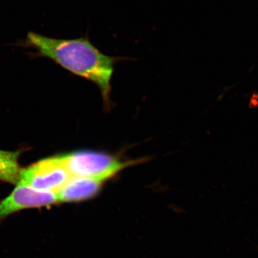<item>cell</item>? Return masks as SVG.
I'll use <instances>...</instances> for the list:
<instances>
[{
    "label": "cell",
    "mask_w": 258,
    "mask_h": 258,
    "mask_svg": "<svg viewBox=\"0 0 258 258\" xmlns=\"http://www.w3.org/2000/svg\"><path fill=\"white\" fill-rule=\"evenodd\" d=\"M103 181L91 178L71 176L57 193L59 202L73 203L88 200L101 189Z\"/></svg>",
    "instance_id": "5"
},
{
    "label": "cell",
    "mask_w": 258,
    "mask_h": 258,
    "mask_svg": "<svg viewBox=\"0 0 258 258\" xmlns=\"http://www.w3.org/2000/svg\"><path fill=\"white\" fill-rule=\"evenodd\" d=\"M66 169L72 176L91 178L104 182L128 166L132 161H122L111 154L92 150H80L61 154Z\"/></svg>",
    "instance_id": "2"
},
{
    "label": "cell",
    "mask_w": 258,
    "mask_h": 258,
    "mask_svg": "<svg viewBox=\"0 0 258 258\" xmlns=\"http://www.w3.org/2000/svg\"><path fill=\"white\" fill-rule=\"evenodd\" d=\"M23 45L34 49L38 57L50 59L72 74L95 83L104 101L109 102L114 66L120 59L105 55L88 35L76 39H58L29 32Z\"/></svg>",
    "instance_id": "1"
},
{
    "label": "cell",
    "mask_w": 258,
    "mask_h": 258,
    "mask_svg": "<svg viewBox=\"0 0 258 258\" xmlns=\"http://www.w3.org/2000/svg\"><path fill=\"white\" fill-rule=\"evenodd\" d=\"M71 176L60 155H57L42 159L22 169L18 184L40 191L57 194Z\"/></svg>",
    "instance_id": "3"
},
{
    "label": "cell",
    "mask_w": 258,
    "mask_h": 258,
    "mask_svg": "<svg viewBox=\"0 0 258 258\" xmlns=\"http://www.w3.org/2000/svg\"><path fill=\"white\" fill-rule=\"evenodd\" d=\"M22 152V150L0 149V181L11 184H18L23 169L18 161Z\"/></svg>",
    "instance_id": "6"
},
{
    "label": "cell",
    "mask_w": 258,
    "mask_h": 258,
    "mask_svg": "<svg viewBox=\"0 0 258 258\" xmlns=\"http://www.w3.org/2000/svg\"><path fill=\"white\" fill-rule=\"evenodd\" d=\"M57 203L59 200L56 193L40 191L18 184L8 197L0 201V222L21 210L45 208Z\"/></svg>",
    "instance_id": "4"
}]
</instances>
